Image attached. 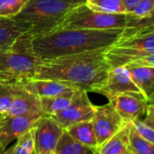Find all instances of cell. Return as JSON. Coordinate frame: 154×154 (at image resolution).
Returning <instances> with one entry per match:
<instances>
[{
	"label": "cell",
	"instance_id": "cell-1",
	"mask_svg": "<svg viewBox=\"0 0 154 154\" xmlns=\"http://www.w3.org/2000/svg\"><path fill=\"white\" fill-rule=\"evenodd\" d=\"M106 49L43 60L36 68L33 79L55 80L79 90L96 93L106 81L110 70L105 59Z\"/></svg>",
	"mask_w": 154,
	"mask_h": 154
},
{
	"label": "cell",
	"instance_id": "cell-2",
	"mask_svg": "<svg viewBox=\"0 0 154 154\" xmlns=\"http://www.w3.org/2000/svg\"><path fill=\"white\" fill-rule=\"evenodd\" d=\"M124 29L95 30L66 28L30 39L32 53L43 60L112 46Z\"/></svg>",
	"mask_w": 154,
	"mask_h": 154
},
{
	"label": "cell",
	"instance_id": "cell-3",
	"mask_svg": "<svg viewBox=\"0 0 154 154\" xmlns=\"http://www.w3.org/2000/svg\"><path fill=\"white\" fill-rule=\"evenodd\" d=\"M110 69L126 66L154 68V24L125 29L105 51Z\"/></svg>",
	"mask_w": 154,
	"mask_h": 154
},
{
	"label": "cell",
	"instance_id": "cell-4",
	"mask_svg": "<svg viewBox=\"0 0 154 154\" xmlns=\"http://www.w3.org/2000/svg\"><path fill=\"white\" fill-rule=\"evenodd\" d=\"M85 4V0H29L22 11L12 17L27 31L30 39L57 30L67 15Z\"/></svg>",
	"mask_w": 154,
	"mask_h": 154
},
{
	"label": "cell",
	"instance_id": "cell-5",
	"mask_svg": "<svg viewBox=\"0 0 154 154\" xmlns=\"http://www.w3.org/2000/svg\"><path fill=\"white\" fill-rule=\"evenodd\" d=\"M153 24V17L142 19L129 13L109 14L89 9L85 4L72 10L58 29H132ZM57 29V30H58Z\"/></svg>",
	"mask_w": 154,
	"mask_h": 154
},
{
	"label": "cell",
	"instance_id": "cell-6",
	"mask_svg": "<svg viewBox=\"0 0 154 154\" xmlns=\"http://www.w3.org/2000/svg\"><path fill=\"white\" fill-rule=\"evenodd\" d=\"M42 62L32 53L30 38L24 34L10 51L0 53V83L23 82L32 79Z\"/></svg>",
	"mask_w": 154,
	"mask_h": 154
},
{
	"label": "cell",
	"instance_id": "cell-7",
	"mask_svg": "<svg viewBox=\"0 0 154 154\" xmlns=\"http://www.w3.org/2000/svg\"><path fill=\"white\" fill-rule=\"evenodd\" d=\"M96 106L90 101L88 92L78 90L75 92L70 105L63 111L51 117L63 128L77 123L92 121Z\"/></svg>",
	"mask_w": 154,
	"mask_h": 154
},
{
	"label": "cell",
	"instance_id": "cell-8",
	"mask_svg": "<svg viewBox=\"0 0 154 154\" xmlns=\"http://www.w3.org/2000/svg\"><path fill=\"white\" fill-rule=\"evenodd\" d=\"M91 122L98 145L106 142L127 124L109 102L106 105L96 106Z\"/></svg>",
	"mask_w": 154,
	"mask_h": 154
},
{
	"label": "cell",
	"instance_id": "cell-9",
	"mask_svg": "<svg viewBox=\"0 0 154 154\" xmlns=\"http://www.w3.org/2000/svg\"><path fill=\"white\" fill-rule=\"evenodd\" d=\"M64 129L49 116H43L34 126V154L55 151Z\"/></svg>",
	"mask_w": 154,
	"mask_h": 154
},
{
	"label": "cell",
	"instance_id": "cell-10",
	"mask_svg": "<svg viewBox=\"0 0 154 154\" xmlns=\"http://www.w3.org/2000/svg\"><path fill=\"white\" fill-rule=\"evenodd\" d=\"M119 116L126 122L132 123L145 115L149 103L144 97L136 93H124L108 99Z\"/></svg>",
	"mask_w": 154,
	"mask_h": 154
},
{
	"label": "cell",
	"instance_id": "cell-11",
	"mask_svg": "<svg viewBox=\"0 0 154 154\" xmlns=\"http://www.w3.org/2000/svg\"><path fill=\"white\" fill-rule=\"evenodd\" d=\"M44 114L25 115L16 116H5L0 126V146L5 148L21 134L32 128Z\"/></svg>",
	"mask_w": 154,
	"mask_h": 154
},
{
	"label": "cell",
	"instance_id": "cell-12",
	"mask_svg": "<svg viewBox=\"0 0 154 154\" xmlns=\"http://www.w3.org/2000/svg\"><path fill=\"white\" fill-rule=\"evenodd\" d=\"M96 93L105 96L107 99L124 93H136L142 95L139 88L131 79L127 69L125 67L110 69L106 81Z\"/></svg>",
	"mask_w": 154,
	"mask_h": 154
},
{
	"label": "cell",
	"instance_id": "cell-13",
	"mask_svg": "<svg viewBox=\"0 0 154 154\" xmlns=\"http://www.w3.org/2000/svg\"><path fill=\"white\" fill-rule=\"evenodd\" d=\"M35 114H43L40 97L26 89L23 82H21L6 116H16Z\"/></svg>",
	"mask_w": 154,
	"mask_h": 154
},
{
	"label": "cell",
	"instance_id": "cell-14",
	"mask_svg": "<svg viewBox=\"0 0 154 154\" xmlns=\"http://www.w3.org/2000/svg\"><path fill=\"white\" fill-rule=\"evenodd\" d=\"M24 88L38 97H53L62 94L74 92L76 89L69 85L51 79H30L23 82Z\"/></svg>",
	"mask_w": 154,
	"mask_h": 154
},
{
	"label": "cell",
	"instance_id": "cell-15",
	"mask_svg": "<svg viewBox=\"0 0 154 154\" xmlns=\"http://www.w3.org/2000/svg\"><path fill=\"white\" fill-rule=\"evenodd\" d=\"M130 78L139 88L148 103H153L154 68L141 66H126Z\"/></svg>",
	"mask_w": 154,
	"mask_h": 154
},
{
	"label": "cell",
	"instance_id": "cell-16",
	"mask_svg": "<svg viewBox=\"0 0 154 154\" xmlns=\"http://www.w3.org/2000/svg\"><path fill=\"white\" fill-rule=\"evenodd\" d=\"M27 31L13 18L0 16V53L10 51Z\"/></svg>",
	"mask_w": 154,
	"mask_h": 154
},
{
	"label": "cell",
	"instance_id": "cell-17",
	"mask_svg": "<svg viewBox=\"0 0 154 154\" xmlns=\"http://www.w3.org/2000/svg\"><path fill=\"white\" fill-rule=\"evenodd\" d=\"M132 123H127L97 148V154H131L129 149V132Z\"/></svg>",
	"mask_w": 154,
	"mask_h": 154
},
{
	"label": "cell",
	"instance_id": "cell-18",
	"mask_svg": "<svg viewBox=\"0 0 154 154\" xmlns=\"http://www.w3.org/2000/svg\"><path fill=\"white\" fill-rule=\"evenodd\" d=\"M64 130L72 139L78 143L93 149L97 148L98 144L91 121L77 123L68 126Z\"/></svg>",
	"mask_w": 154,
	"mask_h": 154
},
{
	"label": "cell",
	"instance_id": "cell-19",
	"mask_svg": "<svg viewBox=\"0 0 154 154\" xmlns=\"http://www.w3.org/2000/svg\"><path fill=\"white\" fill-rule=\"evenodd\" d=\"M75 92H69L53 97H41L40 101L42 113L45 116H52L65 110L70 105Z\"/></svg>",
	"mask_w": 154,
	"mask_h": 154
},
{
	"label": "cell",
	"instance_id": "cell-20",
	"mask_svg": "<svg viewBox=\"0 0 154 154\" xmlns=\"http://www.w3.org/2000/svg\"><path fill=\"white\" fill-rule=\"evenodd\" d=\"M56 154H97V149L85 146L72 139L64 130L55 149Z\"/></svg>",
	"mask_w": 154,
	"mask_h": 154
},
{
	"label": "cell",
	"instance_id": "cell-21",
	"mask_svg": "<svg viewBox=\"0 0 154 154\" xmlns=\"http://www.w3.org/2000/svg\"><path fill=\"white\" fill-rule=\"evenodd\" d=\"M35 126V125H34ZM34 126L21 134L14 145H13L5 154H34Z\"/></svg>",
	"mask_w": 154,
	"mask_h": 154
},
{
	"label": "cell",
	"instance_id": "cell-22",
	"mask_svg": "<svg viewBox=\"0 0 154 154\" xmlns=\"http://www.w3.org/2000/svg\"><path fill=\"white\" fill-rule=\"evenodd\" d=\"M85 5L89 9L97 12L109 14L127 13L123 0H85Z\"/></svg>",
	"mask_w": 154,
	"mask_h": 154
},
{
	"label": "cell",
	"instance_id": "cell-23",
	"mask_svg": "<svg viewBox=\"0 0 154 154\" xmlns=\"http://www.w3.org/2000/svg\"><path fill=\"white\" fill-rule=\"evenodd\" d=\"M129 149L131 154H154V144L140 136L133 125L129 132Z\"/></svg>",
	"mask_w": 154,
	"mask_h": 154
},
{
	"label": "cell",
	"instance_id": "cell-24",
	"mask_svg": "<svg viewBox=\"0 0 154 154\" xmlns=\"http://www.w3.org/2000/svg\"><path fill=\"white\" fill-rule=\"evenodd\" d=\"M21 82L0 83V113L7 115L14 95Z\"/></svg>",
	"mask_w": 154,
	"mask_h": 154
},
{
	"label": "cell",
	"instance_id": "cell-25",
	"mask_svg": "<svg viewBox=\"0 0 154 154\" xmlns=\"http://www.w3.org/2000/svg\"><path fill=\"white\" fill-rule=\"evenodd\" d=\"M29 0H0V16L12 18L18 14Z\"/></svg>",
	"mask_w": 154,
	"mask_h": 154
},
{
	"label": "cell",
	"instance_id": "cell-26",
	"mask_svg": "<svg viewBox=\"0 0 154 154\" xmlns=\"http://www.w3.org/2000/svg\"><path fill=\"white\" fill-rule=\"evenodd\" d=\"M154 0H140L129 13L136 17L146 19L153 17Z\"/></svg>",
	"mask_w": 154,
	"mask_h": 154
},
{
	"label": "cell",
	"instance_id": "cell-27",
	"mask_svg": "<svg viewBox=\"0 0 154 154\" xmlns=\"http://www.w3.org/2000/svg\"><path fill=\"white\" fill-rule=\"evenodd\" d=\"M132 125L140 136H142L147 142L154 144V131L152 127L149 126L140 119L133 121Z\"/></svg>",
	"mask_w": 154,
	"mask_h": 154
},
{
	"label": "cell",
	"instance_id": "cell-28",
	"mask_svg": "<svg viewBox=\"0 0 154 154\" xmlns=\"http://www.w3.org/2000/svg\"><path fill=\"white\" fill-rule=\"evenodd\" d=\"M146 117L145 119L143 121V123H145L146 125H148L149 126L152 127L154 126V106L153 103H149L148 106H147V110H146Z\"/></svg>",
	"mask_w": 154,
	"mask_h": 154
},
{
	"label": "cell",
	"instance_id": "cell-29",
	"mask_svg": "<svg viewBox=\"0 0 154 154\" xmlns=\"http://www.w3.org/2000/svg\"><path fill=\"white\" fill-rule=\"evenodd\" d=\"M139 1L140 0H123V3H124V5H125L126 12L130 13Z\"/></svg>",
	"mask_w": 154,
	"mask_h": 154
},
{
	"label": "cell",
	"instance_id": "cell-30",
	"mask_svg": "<svg viewBox=\"0 0 154 154\" xmlns=\"http://www.w3.org/2000/svg\"><path fill=\"white\" fill-rule=\"evenodd\" d=\"M5 115H4V114H1L0 113V126L2 125V124H3V122H4V120H5Z\"/></svg>",
	"mask_w": 154,
	"mask_h": 154
},
{
	"label": "cell",
	"instance_id": "cell-31",
	"mask_svg": "<svg viewBox=\"0 0 154 154\" xmlns=\"http://www.w3.org/2000/svg\"><path fill=\"white\" fill-rule=\"evenodd\" d=\"M42 154H56V152H55V151H51V152H47Z\"/></svg>",
	"mask_w": 154,
	"mask_h": 154
},
{
	"label": "cell",
	"instance_id": "cell-32",
	"mask_svg": "<svg viewBox=\"0 0 154 154\" xmlns=\"http://www.w3.org/2000/svg\"><path fill=\"white\" fill-rule=\"evenodd\" d=\"M4 152H5V150L3 148H1V146H0V154H2Z\"/></svg>",
	"mask_w": 154,
	"mask_h": 154
},
{
	"label": "cell",
	"instance_id": "cell-33",
	"mask_svg": "<svg viewBox=\"0 0 154 154\" xmlns=\"http://www.w3.org/2000/svg\"><path fill=\"white\" fill-rule=\"evenodd\" d=\"M2 154H5V153H4V152H3V153H2Z\"/></svg>",
	"mask_w": 154,
	"mask_h": 154
}]
</instances>
